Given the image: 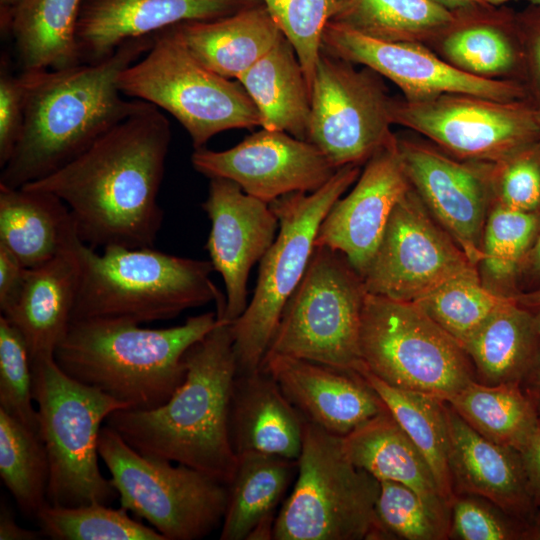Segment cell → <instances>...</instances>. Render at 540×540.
<instances>
[{
  "label": "cell",
  "mask_w": 540,
  "mask_h": 540,
  "mask_svg": "<svg viewBox=\"0 0 540 540\" xmlns=\"http://www.w3.org/2000/svg\"><path fill=\"white\" fill-rule=\"evenodd\" d=\"M27 268L0 245V310L4 309L20 289Z\"/></svg>",
  "instance_id": "obj_49"
},
{
  "label": "cell",
  "mask_w": 540,
  "mask_h": 540,
  "mask_svg": "<svg viewBox=\"0 0 540 540\" xmlns=\"http://www.w3.org/2000/svg\"><path fill=\"white\" fill-rule=\"evenodd\" d=\"M82 0H21L12 10L10 33L21 71L55 70L80 62L76 29Z\"/></svg>",
  "instance_id": "obj_33"
},
{
  "label": "cell",
  "mask_w": 540,
  "mask_h": 540,
  "mask_svg": "<svg viewBox=\"0 0 540 540\" xmlns=\"http://www.w3.org/2000/svg\"><path fill=\"white\" fill-rule=\"evenodd\" d=\"M366 294L361 275L342 253L315 246L265 357L284 355L358 372L364 367L359 337Z\"/></svg>",
  "instance_id": "obj_10"
},
{
  "label": "cell",
  "mask_w": 540,
  "mask_h": 540,
  "mask_svg": "<svg viewBox=\"0 0 540 540\" xmlns=\"http://www.w3.org/2000/svg\"><path fill=\"white\" fill-rule=\"evenodd\" d=\"M292 44L311 88L322 35L338 0H260Z\"/></svg>",
  "instance_id": "obj_41"
},
{
  "label": "cell",
  "mask_w": 540,
  "mask_h": 540,
  "mask_svg": "<svg viewBox=\"0 0 540 540\" xmlns=\"http://www.w3.org/2000/svg\"><path fill=\"white\" fill-rule=\"evenodd\" d=\"M529 3L540 6V0H529Z\"/></svg>",
  "instance_id": "obj_57"
},
{
  "label": "cell",
  "mask_w": 540,
  "mask_h": 540,
  "mask_svg": "<svg viewBox=\"0 0 540 540\" xmlns=\"http://www.w3.org/2000/svg\"><path fill=\"white\" fill-rule=\"evenodd\" d=\"M260 0H82L76 29L81 63L100 61L125 41L189 21L223 18Z\"/></svg>",
  "instance_id": "obj_22"
},
{
  "label": "cell",
  "mask_w": 540,
  "mask_h": 540,
  "mask_svg": "<svg viewBox=\"0 0 540 540\" xmlns=\"http://www.w3.org/2000/svg\"><path fill=\"white\" fill-rule=\"evenodd\" d=\"M528 487L536 508H540V419L535 432L520 452Z\"/></svg>",
  "instance_id": "obj_50"
},
{
  "label": "cell",
  "mask_w": 540,
  "mask_h": 540,
  "mask_svg": "<svg viewBox=\"0 0 540 540\" xmlns=\"http://www.w3.org/2000/svg\"><path fill=\"white\" fill-rule=\"evenodd\" d=\"M35 519L42 535L54 540H165L156 529L132 519L126 509L100 503L47 504Z\"/></svg>",
  "instance_id": "obj_40"
},
{
  "label": "cell",
  "mask_w": 540,
  "mask_h": 540,
  "mask_svg": "<svg viewBox=\"0 0 540 540\" xmlns=\"http://www.w3.org/2000/svg\"><path fill=\"white\" fill-rule=\"evenodd\" d=\"M459 22L429 48L468 74L525 82L517 12L505 5L457 11Z\"/></svg>",
  "instance_id": "obj_26"
},
{
  "label": "cell",
  "mask_w": 540,
  "mask_h": 540,
  "mask_svg": "<svg viewBox=\"0 0 540 540\" xmlns=\"http://www.w3.org/2000/svg\"><path fill=\"white\" fill-rule=\"evenodd\" d=\"M321 50L389 79L409 101L445 93L471 94L503 102L529 99L525 85L519 81L477 77L452 66L424 44L382 41L332 21L325 26Z\"/></svg>",
  "instance_id": "obj_16"
},
{
  "label": "cell",
  "mask_w": 540,
  "mask_h": 540,
  "mask_svg": "<svg viewBox=\"0 0 540 540\" xmlns=\"http://www.w3.org/2000/svg\"><path fill=\"white\" fill-rule=\"evenodd\" d=\"M237 81L256 106L262 128L307 141L311 88L285 36Z\"/></svg>",
  "instance_id": "obj_31"
},
{
  "label": "cell",
  "mask_w": 540,
  "mask_h": 540,
  "mask_svg": "<svg viewBox=\"0 0 540 540\" xmlns=\"http://www.w3.org/2000/svg\"><path fill=\"white\" fill-rule=\"evenodd\" d=\"M536 117H537L538 124L540 126V105L536 106Z\"/></svg>",
  "instance_id": "obj_56"
},
{
  "label": "cell",
  "mask_w": 540,
  "mask_h": 540,
  "mask_svg": "<svg viewBox=\"0 0 540 540\" xmlns=\"http://www.w3.org/2000/svg\"><path fill=\"white\" fill-rule=\"evenodd\" d=\"M191 163L209 179H229L267 203L294 192H314L337 170L311 142L265 128L227 150L195 149Z\"/></svg>",
  "instance_id": "obj_18"
},
{
  "label": "cell",
  "mask_w": 540,
  "mask_h": 540,
  "mask_svg": "<svg viewBox=\"0 0 540 540\" xmlns=\"http://www.w3.org/2000/svg\"><path fill=\"white\" fill-rule=\"evenodd\" d=\"M237 456L220 539H273L275 511L297 471V461L253 452Z\"/></svg>",
  "instance_id": "obj_30"
},
{
  "label": "cell",
  "mask_w": 540,
  "mask_h": 540,
  "mask_svg": "<svg viewBox=\"0 0 540 540\" xmlns=\"http://www.w3.org/2000/svg\"><path fill=\"white\" fill-rule=\"evenodd\" d=\"M79 284L72 320L137 324L168 320L226 297L212 282L210 261L180 257L154 247L108 246L98 252L77 237Z\"/></svg>",
  "instance_id": "obj_5"
},
{
  "label": "cell",
  "mask_w": 540,
  "mask_h": 540,
  "mask_svg": "<svg viewBox=\"0 0 540 540\" xmlns=\"http://www.w3.org/2000/svg\"><path fill=\"white\" fill-rule=\"evenodd\" d=\"M459 18L433 0H338L330 21L370 38L430 47Z\"/></svg>",
  "instance_id": "obj_34"
},
{
  "label": "cell",
  "mask_w": 540,
  "mask_h": 540,
  "mask_svg": "<svg viewBox=\"0 0 540 540\" xmlns=\"http://www.w3.org/2000/svg\"><path fill=\"white\" fill-rule=\"evenodd\" d=\"M186 376L151 410L122 409L106 426L143 456L179 463L229 485L238 464L229 414L237 373L231 322L217 325L185 355Z\"/></svg>",
  "instance_id": "obj_3"
},
{
  "label": "cell",
  "mask_w": 540,
  "mask_h": 540,
  "mask_svg": "<svg viewBox=\"0 0 540 540\" xmlns=\"http://www.w3.org/2000/svg\"><path fill=\"white\" fill-rule=\"evenodd\" d=\"M525 57V82L529 99L540 105V6L531 4L517 12Z\"/></svg>",
  "instance_id": "obj_47"
},
{
  "label": "cell",
  "mask_w": 540,
  "mask_h": 540,
  "mask_svg": "<svg viewBox=\"0 0 540 540\" xmlns=\"http://www.w3.org/2000/svg\"><path fill=\"white\" fill-rule=\"evenodd\" d=\"M153 41L154 34L129 39L97 62L21 71L26 89L24 127L1 168L0 184L18 188L48 176L136 111L143 101L125 99L118 77Z\"/></svg>",
  "instance_id": "obj_2"
},
{
  "label": "cell",
  "mask_w": 540,
  "mask_h": 540,
  "mask_svg": "<svg viewBox=\"0 0 540 540\" xmlns=\"http://www.w3.org/2000/svg\"><path fill=\"white\" fill-rule=\"evenodd\" d=\"M21 0H0V25L1 30L5 31L12 10Z\"/></svg>",
  "instance_id": "obj_54"
},
{
  "label": "cell",
  "mask_w": 540,
  "mask_h": 540,
  "mask_svg": "<svg viewBox=\"0 0 540 540\" xmlns=\"http://www.w3.org/2000/svg\"><path fill=\"white\" fill-rule=\"evenodd\" d=\"M43 536L39 531L25 529L19 526L13 513L6 505L0 510V539L1 540H37Z\"/></svg>",
  "instance_id": "obj_51"
},
{
  "label": "cell",
  "mask_w": 540,
  "mask_h": 540,
  "mask_svg": "<svg viewBox=\"0 0 540 540\" xmlns=\"http://www.w3.org/2000/svg\"><path fill=\"white\" fill-rule=\"evenodd\" d=\"M77 235L69 208L54 194L0 184V245L26 268L48 262Z\"/></svg>",
  "instance_id": "obj_29"
},
{
  "label": "cell",
  "mask_w": 540,
  "mask_h": 540,
  "mask_svg": "<svg viewBox=\"0 0 540 540\" xmlns=\"http://www.w3.org/2000/svg\"><path fill=\"white\" fill-rule=\"evenodd\" d=\"M30 353L21 333L0 316V409L38 433Z\"/></svg>",
  "instance_id": "obj_42"
},
{
  "label": "cell",
  "mask_w": 540,
  "mask_h": 540,
  "mask_svg": "<svg viewBox=\"0 0 540 540\" xmlns=\"http://www.w3.org/2000/svg\"><path fill=\"white\" fill-rule=\"evenodd\" d=\"M321 50L311 86L307 141L336 168L362 165L395 136L378 74Z\"/></svg>",
  "instance_id": "obj_14"
},
{
  "label": "cell",
  "mask_w": 540,
  "mask_h": 540,
  "mask_svg": "<svg viewBox=\"0 0 540 540\" xmlns=\"http://www.w3.org/2000/svg\"><path fill=\"white\" fill-rule=\"evenodd\" d=\"M202 208L211 224L205 249L226 291L225 309L217 319L234 322L249 303L250 270L273 244L279 230L278 218L269 203L225 178H210Z\"/></svg>",
  "instance_id": "obj_19"
},
{
  "label": "cell",
  "mask_w": 540,
  "mask_h": 540,
  "mask_svg": "<svg viewBox=\"0 0 540 540\" xmlns=\"http://www.w3.org/2000/svg\"><path fill=\"white\" fill-rule=\"evenodd\" d=\"M71 243L48 262L27 268L24 281L9 304L1 310L23 336L31 363L54 357L72 320L79 284V264Z\"/></svg>",
  "instance_id": "obj_24"
},
{
  "label": "cell",
  "mask_w": 540,
  "mask_h": 540,
  "mask_svg": "<svg viewBox=\"0 0 540 540\" xmlns=\"http://www.w3.org/2000/svg\"><path fill=\"white\" fill-rule=\"evenodd\" d=\"M376 516L388 538L441 540L449 536V529L421 497L411 488L394 481H380Z\"/></svg>",
  "instance_id": "obj_43"
},
{
  "label": "cell",
  "mask_w": 540,
  "mask_h": 540,
  "mask_svg": "<svg viewBox=\"0 0 540 540\" xmlns=\"http://www.w3.org/2000/svg\"><path fill=\"white\" fill-rule=\"evenodd\" d=\"M170 142L169 120L143 101L69 163L23 186L60 198L79 238L94 249L154 247Z\"/></svg>",
  "instance_id": "obj_1"
},
{
  "label": "cell",
  "mask_w": 540,
  "mask_h": 540,
  "mask_svg": "<svg viewBox=\"0 0 540 540\" xmlns=\"http://www.w3.org/2000/svg\"><path fill=\"white\" fill-rule=\"evenodd\" d=\"M98 453L121 507L148 521L165 540H197L221 526L228 485L186 465L143 456L106 425Z\"/></svg>",
  "instance_id": "obj_12"
},
{
  "label": "cell",
  "mask_w": 540,
  "mask_h": 540,
  "mask_svg": "<svg viewBox=\"0 0 540 540\" xmlns=\"http://www.w3.org/2000/svg\"><path fill=\"white\" fill-rule=\"evenodd\" d=\"M260 369L275 379L304 419L337 436L387 410L357 372L284 355L266 356Z\"/></svg>",
  "instance_id": "obj_21"
},
{
  "label": "cell",
  "mask_w": 540,
  "mask_h": 540,
  "mask_svg": "<svg viewBox=\"0 0 540 540\" xmlns=\"http://www.w3.org/2000/svg\"><path fill=\"white\" fill-rule=\"evenodd\" d=\"M531 285L540 284V234L530 253L525 258L519 271L518 282Z\"/></svg>",
  "instance_id": "obj_52"
},
{
  "label": "cell",
  "mask_w": 540,
  "mask_h": 540,
  "mask_svg": "<svg viewBox=\"0 0 540 540\" xmlns=\"http://www.w3.org/2000/svg\"><path fill=\"white\" fill-rule=\"evenodd\" d=\"M529 539L540 540V508L537 509L529 531Z\"/></svg>",
  "instance_id": "obj_55"
},
{
  "label": "cell",
  "mask_w": 540,
  "mask_h": 540,
  "mask_svg": "<svg viewBox=\"0 0 540 540\" xmlns=\"http://www.w3.org/2000/svg\"><path fill=\"white\" fill-rule=\"evenodd\" d=\"M118 86L124 96L174 116L195 149L220 132L261 126L244 87L199 63L174 26L154 33L150 49L120 73Z\"/></svg>",
  "instance_id": "obj_9"
},
{
  "label": "cell",
  "mask_w": 540,
  "mask_h": 540,
  "mask_svg": "<svg viewBox=\"0 0 540 540\" xmlns=\"http://www.w3.org/2000/svg\"><path fill=\"white\" fill-rule=\"evenodd\" d=\"M303 425V417L269 373L236 374L229 428L237 455L253 452L297 461Z\"/></svg>",
  "instance_id": "obj_25"
},
{
  "label": "cell",
  "mask_w": 540,
  "mask_h": 540,
  "mask_svg": "<svg viewBox=\"0 0 540 540\" xmlns=\"http://www.w3.org/2000/svg\"><path fill=\"white\" fill-rule=\"evenodd\" d=\"M410 188L395 134L367 160L350 193L333 204L319 226L315 246L342 253L362 277L395 205Z\"/></svg>",
  "instance_id": "obj_20"
},
{
  "label": "cell",
  "mask_w": 540,
  "mask_h": 540,
  "mask_svg": "<svg viewBox=\"0 0 540 540\" xmlns=\"http://www.w3.org/2000/svg\"><path fill=\"white\" fill-rule=\"evenodd\" d=\"M443 401L482 436L519 452L540 419L536 404L518 383L472 380Z\"/></svg>",
  "instance_id": "obj_35"
},
{
  "label": "cell",
  "mask_w": 540,
  "mask_h": 540,
  "mask_svg": "<svg viewBox=\"0 0 540 540\" xmlns=\"http://www.w3.org/2000/svg\"><path fill=\"white\" fill-rule=\"evenodd\" d=\"M38 434L49 460L48 504H110L118 493L99 469L98 440L107 417L128 406L65 374L54 357L32 362Z\"/></svg>",
  "instance_id": "obj_7"
},
{
  "label": "cell",
  "mask_w": 540,
  "mask_h": 540,
  "mask_svg": "<svg viewBox=\"0 0 540 540\" xmlns=\"http://www.w3.org/2000/svg\"><path fill=\"white\" fill-rule=\"evenodd\" d=\"M540 234V212H525L493 202L482 237V259L478 264L490 289L503 294L519 291L522 263Z\"/></svg>",
  "instance_id": "obj_37"
},
{
  "label": "cell",
  "mask_w": 540,
  "mask_h": 540,
  "mask_svg": "<svg viewBox=\"0 0 540 540\" xmlns=\"http://www.w3.org/2000/svg\"><path fill=\"white\" fill-rule=\"evenodd\" d=\"M217 323L216 312L160 329L120 320H74L54 359L69 377L128 409L151 410L166 403L183 383L187 351Z\"/></svg>",
  "instance_id": "obj_4"
},
{
  "label": "cell",
  "mask_w": 540,
  "mask_h": 540,
  "mask_svg": "<svg viewBox=\"0 0 540 540\" xmlns=\"http://www.w3.org/2000/svg\"><path fill=\"white\" fill-rule=\"evenodd\" d=\"M357 373L378 394L389 413L421 452L443 499L451 509L455 489L448 464L444 401L428 394L391 386L364 367Z\"/></svg>",
  "instance_id": "obj_36"
},
{
  "label": "cell",
  "mask_w": 540,
  "mask_h": 540,
  "mask_svg": "<svg viewBox=\"0 0 540 540\" xmlns=\"http://www.w3.org/2000/svg\"><path fill=\"white\" fill-rule=\"evenodd\" d=\"M392 124L420 133L450 156L496 164L540 141L536 105L503 102L464 93L421 101H390Z\"/></svg>",
  "instance_id": "obj_13"
},
{
  "label": "cell",
  "mask_w": 540,
  "mask_h": 540,
  "mask_svg": "<svg viewBox=\"0 0 540 540\" xmlns=\"http://www.w3.org/2000/svg\"><path fill=\"white\" fill-rule=\"evenodd\" d=\"M513 294L488 288L475 273L451 279L414 303L463 347Z\"/></svg>",
  "instance_id": "obj_39"
},
{
  "label": "cell",
  "mask_w": 540,
  "mask_h": 540,
  "mask_svg": "<svg viewBox=\"0 0 540 540\" xmlns=\"http://www.w3.org/2000/svg\"><path fill=\"white\" fill-rule=\"evenodd\" d=\"M444 416L454 489L483 498L531 527L537 508L520 452L482 436L445 401Z\"/></svg>",
  "instance_id": "obj_23"
},
{
  "label": "cell",
  "mask_w": 540,
  "mask_h": 540,
  "mask_svg": "<svg viewBox=\"0 0 540 540\" xmlns=\"http://www.w3.org/2000/svg\"><path fill=\"white\" fill-rule=\"evenodd\" d=\"M352 463L379 481H394L414 490L448 529L450 506L418 448L388 410L343 437Z\"/></svg>",
  "instance_id": "obj_27"
},
{
  "label": "cell",
  "mask_w": 540,
  "mask_h": 540,
  "mask_svg": "<svg viewBox=\"0 0 540 540\" xmlns=\"http://www.w3.org/2000/svg\"><path fill=\"white\" fill-rule=\"evenodd\" d=\"M359 347L364 368L400 389L445 400L475 380L464 348L414 302L367 293Z\"/></svg>",
  "instance_id": "obj_11"
},
{
  "label": "cell",
  "mask_w": 540,
  "mask_h": 540,
  "mask_svg": "<svg viewBox=\"0 0 540 540\" xmlns=\"http://www.w3.org/2000/svg\"><path fill=\"white\" fill-rule=\"evenodd\" d=\"M515 297L534 317L538 334V351L535 364L522 384L525 392L532 398L540 414V284L528 291L519 290Z\"/></svg>",
  "instance_id": "obj_48"
},
{
  "label": "cell",
  "mask_w": 540,
  "mask_h": 540,
  "mask_svg": "<svg viewBox=\"0 0 540 540\" xmlns=\"http://www.w3.org/2000/svg\"><path fill=\"white\" fill-rule=\"evenodd\" d=\"M49 475L39 434L0 409V476L25 515L36 518L48 504Z\"/></svg>",
  "instance_id": "obj_38"
},
{
  "label": "cell",
  "mask_w": 540,
  "mask_h": 540,
  "mask_svg": "<svg viewBox=\"0 0 540 540\" xmlns=\"http://www.w3.org/2000/svg\"><path fill=\"white\" fill-rule=\"evenodd\" d=\"M515 294L463 346L481 383L522 385L535 364L538 351L535 320Z\"/></svg>",
  "instance_id": "obj_32"
},
{
  "label": "cell",
  "mask_w": 540,
  "mask_h": 540,
  "mask_svg": "<svg viewBox=\"0 0 540 540\" xmlns=\"http://www.w3.org/2000/svg\"><path fill=\"white\" fill-rule=\"evenodd\" d=\"M26 109V89L21 72L13 74L7 61L0 68V166L8 162L21 137Z\"/></svg>",
  "instance_id": "obj_46"
},
{
  "label": "cell",
  "mask_w": 540,
  "mask_h": 540,
  "mask_svg": "<svg viewBox=\"0 0 540 540\" xmlns=\"http://www.w3.org/2000/svg\"><path fill=\"white\" fill-rule=\"evenodd\" d=\"M360 173L361 165H345L318 190L286 194L269 203L279 230L260 260L251 301L231 322L237 375L261 368L283 309L307 269L321 222Z\"/></svg>",
  "instance_id": "obj_8"
},
{
  "label": "cell",
  "mask_w": 540,
  "mask_h": 540,
  "mask_svg": "<svg viewBox=\"0 0 540 540\" xmlns=\"http://www.w3.org/2000/svg\"><path fill=\"white\" fill-rule=\"evenodd\" d=\"M406 176L424 206L478 268L493 203L492 165L456 159L433 145L396 135Z\"/></svg>",
  "instance_id": "obj_17"
},
{
  "label": "cell",
  "mask_w": 540,
  "mask_h": 540,
  "mask_svg": "<svg viewBox=\"0 0 540 540\" xmlns=\"http://www.w3.org/2000/svg\"><path fill=\"white\" fill-rule=\"evenodd\" d=\"M379 492L380 481L349 459L343 437L304 419L296 481L276 516L273 539L388 538L376 516Z\"/></svg>",
  "instance_id": "obj_6"
},
{
  "label": "cell",
  "mask_w": 540,
  "mask_h": 540,
  "mask_svg": "<svg viewBox=\"0 0 540 540\" xmlns=\"http://www.w3.org/2000/svg\"><path fill=\"white\" fill-rule=\"evenodd\" d=\"M454 498L449 536L460 540L529 539L530 526L478 496Z\"/></svg>",
  "instance_id": "obj_44"
},
{
  "label": "cell",
  "mask_w": 540,
  "mask_h": 540,
  "mask_svg": "<svg viewBox=\"0 0 540 540\" xmlns=\"http://www.w3.org/2000/svg\"><path fill=\"white\" fill-rule=\"evenodd\" d=\"M451 11L505 5L510 0H433Z\"/></svg>",
  "instance_id": "obj_53"
},
{
  "label": "cell",
  "mask_w": 540,
  "mask_h": 540,
  "mask_svg": "<svg viewBox=\"0 0 540 540\" xmlns=\"http://www.w3.org/2000/svg\"><path fill=\"white\" fill-rule=\"evenodd\" d=\"M174 27L199 63L224 78L236 80L284 36L262 3L223 18L183 22Z\"/></svg>",
  "instance_id": "obj_28"
},
{
  "label": "cell",
  "mask_w": 540,
  "mask_h": 540,
  "mask_svg": "<svg viewBox=\"0 0 540 540\" xmlns=\"http://www.w3.org/2000/svg\"><path fill=\"white\" fill-rule=\"evenodd\" d=\"M493 202L506 207L540 212V141L492 165Z\"/></svg>",
  "instance_id": "obj_45"
},
{
  "label": "cell",
  "mask_w": 540,
  "mask_h": 540,
  "mask_svg": "<svg viewBox=\"0 0 540 540\" xmlns=\"http://www.w3.org/2000/svg\"><path fill=\"white\" fill-rule=\"evenodd\" d=\"M479 273L411 187L395 205L362 276L368 294L415 302L443 283Z\"/></svg>",
  "instance_id": "obj_15"
}]
</instances>
